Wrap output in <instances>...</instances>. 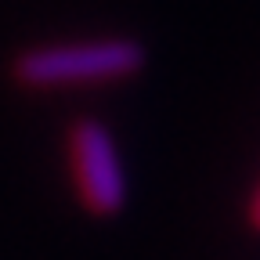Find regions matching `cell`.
Here are the masks:
<instances>
[{
	"instance_id": "obj_3",
	"label": "cell",
	"mask_w": 260,
	"mask_h": 260,
	"mask_svg": "<svg viewBox=\"0 0 260 260\" xmlns=\"http://www.w3.org/2000/svg\"><path fill=\"white\" fill-rule=\"evenodd\" d=\"M249 220H253V228L260 232V191L253 195V203H249Z\"/></svg>"
},
{
	"instance_id": "obj_1",
	"label": "cell",
	"mask_w": 260,
	"mask_h": 260,
	"mask_svg": "<svg viewBox=\"0 0 260 260\" xmlns=\"http://www.w3.org/2000/svg\"><path fill=\"white\" fill-rule=\"evenodd\" d=\"M145 65V51L134 40H87V44H51L25 51L15 61V80L37 90L76 87V83H112L134 76Z\"/></svg>"
},
{
	"instance_id": "obj_2",
	"label": "cell",
	"mask_w": 260,
	"mask_h": 260,
	"mask_svg": "<svg viewBox=\"0 0 260 260\" xmlns=\"http://www.w3.org/2000/svg\"><path fill=\"white\" fill-rule=\"evenodd\" d=\"M69 155H73V177L83 206L102 217L119 213L126 203V174L112 134L102 123L83 119L69 134Z\"/></svg>"
}]
</instances>
